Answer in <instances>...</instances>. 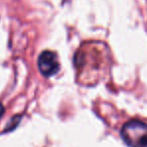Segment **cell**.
<instances>
[{"mask_svg": "<svg viewBox=\"0 0 147 147\" xmlns=\"http://www.w3.org/2000/svg\"><path fill=\"white\" fill-rule=\"evenodd\" d=\"M38 68L46 77L56 74L59 70V62L57 55L52 51H43L38 58Z\"/></svg>", "mask_w": 147, "mask_h": 147, "instance_id": "7a4b0ae2", "label": "cell"}, {"mask_svg": "<svg viewBox=\"0 0 147 147\" xmlns=\"http://www.w3.org/2000/svg\"><path fill=\"white\" fill-rule=\"evenodd\" d=\"M121 137L129 147H147V124L130 120L122 126Z\"/></svg>", "mask_w": 147, "mask_h": 147, "instance_id": "6da1fadb", "label": "cell"}, {"mask_svg": "<svg viewBox=\"0 0 147 147\" xmlns=\"http://www.w3.org/2000/svg\"><path fill=\"white\" fill-rule=\"evenodd\" d=\"M3 113H4V107H3V105H2L1 103H0V118L2 117Z\"/></svg>", "mask_w": 147, "mask_h": 147, "instance_id": "3957f363", "label": "cell"}]
</instances>
